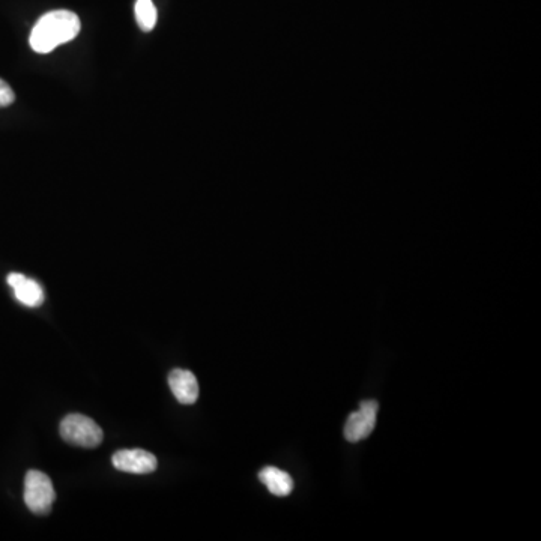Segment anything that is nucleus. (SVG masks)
<instances>
[{
    "label": "nucleus",
    "instance_id": "f257e3e1",
    "mask_svg": "<svg viewBox=\"0 0 541 541\" xmlns=\"http://www.w3.org/2000/svg\"><path fill=\"white\" fill-rule=\"evenodd\" d=\"M80 19L67 10L44 14L32 29L31 47L37 53H50L62 44L70 43L79 35Z\"/></svg>",
    "mask_w": 541,
    "mask_h": 541
},
{
    "label": "nucleus",
    "instance_id": "f03ea898",
    "mask_svg": "<svg viewBox=\"0 0 541 541\" xmlns=\"http://www.w3.org/2000/svg\"><path fill=\"white\" fill-rule=\"evenodd\" d=\"M61 436L65 442L82 448H95L103 442V430L89 417L70 414L62 420Z\"/></svg>",
    "mask_w": 541,
    "mask_h": 541
},
{
    "label": "nucleus",
    "instance_id": "7ed1b4c3",
    "mask_svg": "<svg viewBox=\"0 0 541 541\" xmlns=\"http://www.w3.org/2000/svg\"><path fill=\"white\" fill-rule=\"evenodd\" d=\"M56 492L49 475L29 471L25 478V502L29 510L38 516L49 514L55 504Z\"/></svg>",
    "mask_w": 541,
    "mask_h": 541
},
{
    "label": "nucleus",
    "instance_id": "20e7f679",
    "mask_svg": "<svg viewBox=\"0 0 541 541\" xmlns=\"http://www.w3.org/2000/svg\"><path fill=\"white\" fill-rule=\"evenodd\" d=\"M379 405L375 400L361 402L360 409L349 415L345 426V436L349 442H358L370 436L375 430L378 418Z\"/></svg>",
    "mask_w": 541,
    "mask_h": 541
},
{
    "label": "nucleus",
    "instance_id": "39448f33",
    "mask_svg": "<svg viewBox=\"0 0 541 541\" xmlns=\"http://www.w3.org/2000/svg\"><path fill=\"white\" fill-rule=\"evenodd\" d=\"M113 466L119 471L128 472V474L146 475L152 474L157 469V457L149 451L139 450H121L115 453L112 459Z\"/></svg>",
    "mask_w": 541,
    "mask_h": 541
},
{
    "label": "nucleus",
    "instance_id": "423d86ee",
    "mask_svg": "<svg viewBox=\"0 0 541 541\" xmlns=\"http://www.w3.org/2000/svg\"><path fill=\"white\" fill-rule=\"evenodd\" d=\"M169 387L181 405H193L199 399V382L190 370H172L169 375Z\"/></svg>",
    "mask_w": 541,
    "mask_h": 541
},
{
    "label": "nucleus",
    "instance_id": "0eeeda50",
    "mask_svg": "<svg viewBox=\"0 0 541 541\" xmlns=\"http://www.w3.org/2000/svg\"><path fill=\"white\" fill-rule=\"evenodd\" d=\"M8 285L13 288L14 297L26 307H40L44 303V291L40 283L28 279L23 274L13 273L8 276Z\"/></svg>",
    "mask_w": 541,
    "mask_h": 541
},
{
    "label": "nucleus",
    "instance_id": "6e6552de",
    "mask_svg": "<svg viewBox=\"0 0 541 541\" xmlns=\"http://www.w3.org/2000/svg\"><path fill=\"white\" fill-rule=\"evenodd\" d=\"M259 478L273 495L288 496L294 490V481H292L291 475L282 469L274 468V466L263 468L259 472Z\"/></svg>",
    "mask_w": 541,
    "mask_h": 541
},
{
    "label": "nucleus",
    "instance_id": "1a4fd4ad",
    "mask_svg": "<svg viewBox=\"0 0 541 541\" xmlns=\"http://www.w3.org/2000/svg\"><path fill=\"white\" fill-rule=\"evenodd\" d=\"M134 13L143 32H151L157 25V8L152 0H137Z\"/></svg>",
    "mask_w": 541,
    "mask_h": 541
},
{
    "label": "nucleus",
    "instance_id": "9d476101",
    "mask_svg": "<svg viewBox=\"0 0 541 541\" xmlns=\"http://www.w3.org/2000/svg\"><path fill=\"white\" fill-rule=\"evenodd\" d=\"M14 101H16V94L13 89L5 80L0 79V107L11 106Z\"/></svg>",
    "mask_w": 541,
    "mask_h": 541
}]
</instances>
